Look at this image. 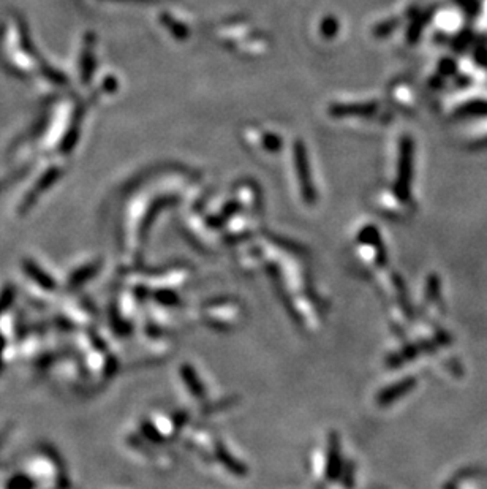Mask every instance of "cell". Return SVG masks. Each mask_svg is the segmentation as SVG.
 Returning a JSON list of instances; mask_svg holds the SVG:
<instances>
[{
	"label": "cell",
	"instance_id": "cell-1",
	"mask_svg": "<svg viewBox=\"0 0 487 489\" xmlns=\"http://www.w3.org/2000/svg\"><path fill=\"white\" fill-rule=\"evenodd\" d=\"M413 143L410 138H403L399 152V168H397V192L400 196L408 195L411 181V166H413Z\"/></svg>",
	"mask_w": 487,
	"mask_h": 489
}]
</instances>
